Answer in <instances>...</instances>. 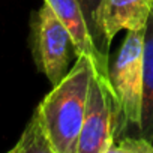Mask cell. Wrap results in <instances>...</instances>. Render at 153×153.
<instances>
[{
    "label": "cell",
    "mask_w": 153,
    "mask_h": 153,
    "mask_svg": "<svg viewBox=\"0 0 153 153\" xmlns=\"http://www.w3.org/2000/svg\"><path fill=\"white\" fill-rule=\"evenodd\" d=\"M69 33L76 57L90 60L93 71L110 80V57L102 53L90 32L89 23L76 0H45Z\"/></svg>",
    "instance_id": "obj_6"
},
{
    "label": "cell",
    "mask_w": 153,
    "mask_h": 153,
    "mask_svg": "<svg viewBox=\"0 0 153 153\" xmlns=\"http://www.w3.org/2000/svg\"><path fill=\"white\" fill-rule=\"evenodd\" d=\"M72 50L68 30L44 2L32 23V53L39 72L53 86L68 74Z\"/></svg>",
    "instance_id": "obj_4"
},
{
    "label": "cell",
    "mask_w": 153,
    "mask_h": 153,
    "mask_svg": "<svg viewBox=\"0 0 153 153\" xmlns=\"http://www.w3.org/2000/svg\"><path fill=\"white\" fill-rule=\"evenodd\" d=\"M17 150H18V147H17V144H15V146H14L12 149H9L6 153H17Z\"/></svg>",
    "instance_id": "obj_11"
},
{
    "label": "cell",
    "mask_w": 153,
    "mask_h": 153,
    "mask_svg": "<svg viewBox=\"0 0 153 153\" xmlns=\"http://www.w3.org/2000/svg\"><path fill=\"white\" fill-rule=\"evenodd\" d=\"M137 135L153 143V11L144 32V83L141 120Z\"/></svg>",
    "instance_id": "obj_7"
},
{
    "label": "cell",
    "mask_w": 153,
    "mask_h": 153,
    "mask_svg": "<svg viewBox=\"0 0 153 153\" xmlns=\"http://www.w3.org/2000/svg\"><path fill=\"white\" fill-rule=\"evenodd\" d=\"M122 135V120L111 81L92 71L84 122L76 144V153H102Z\"/></svg>",
    "instance_id": "obj_3"
},
{
    "label": "cell",
    "mask_w": 153,
    "mask_h": 153,
    "mask_svg": "<svg viewBox=\"0 0 153 153\" xmlns=\"http://www.w3.org/2000/svg\"><path fill=\"white\" fill-rule=\"evenodd\" d=\"M17 153H56L42 129L39 116L35 110L29 123L26 125L18 143Z\"/></svg>",
    "instance_id": "obj_8"
},
{
    "label": "cell",
    "mask_w": 153,
    "mask_h": 153,
    "mask_svg": "<svg viewBox=\"0 0 153 153\" xmlns=\"http://www.w3.org/2000/svg\"><path fill=\"white\" fill-rule=\"evenodd\" d=\"M144 30H129L116 60L110 68V81L122 120V135L134 129L137 135L141 120L144 83Z\"/></svg>",
    "instance_id": "obj_2"
},
{
    "label": "cell",
    "mask_w": 153,
    "mask_h": 153,
    "mask_svg": "<svg viewBox=\"0 0 153 153\" xmlns=\"http://www.w3.org/2000/svg\"><path fill=\"white\" fill-rule=\"evenodd\" d=\"M153 11V0H102L93 18V38L108 54L111 41L120 30H144Z\"/></svg>",
    "instance_id": "obj_5"
},
{
    "label": "cell",
    "mask_w": 153,
    "mask_h": 153,
    "mask_svg": "<svg viewBox=\"0 0 153 153\" xmlns=\"http://www.w3.org/2000/svg\"><path fill=\"white\" fill-rule=\"evenodd\" d=\"M102 153H153V143L140 135H120Z\"/></svg>",
    "instance_id": "obj_9"
},
{
    "label": "cell",
    "mask_w": 153,
    "mask_h": 153,
    "mask_svg": "<svg viewBox=\"0 0 153 153\" xmlns=\"http://www.w3.org/2000/svg\"><path fill=\"white\" fill-rule=\"evenodd\" d=\"M92 71L90 60L80 56L72 69L36 107L42 129L56 153H76L87 110Z\"/></svg>",
    "instance_id": "obj_1"
},
{
    "label": "cell",
    "mask_w": 153,
    "mask_h": 153,
    "mask_svg": "<svg viewBox=\"0 0 153 153\" xmlns=\"http://www.w3.org/2000/svg\"><path fill=\"white\" fill-rule=\"evenodd\" d=\"M76 2H78V5L81 6L83 14H84V17H86L87 23H89L90 32L93 35V18H95V14H96V11H98L102 0H76Z\"/></svg>",
    "instance_id": "obj_10"
}]
</instances>
